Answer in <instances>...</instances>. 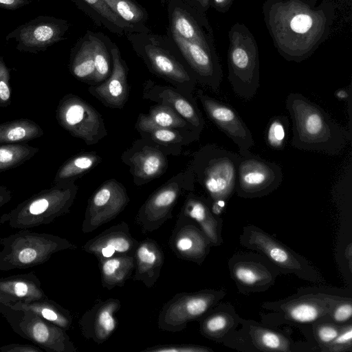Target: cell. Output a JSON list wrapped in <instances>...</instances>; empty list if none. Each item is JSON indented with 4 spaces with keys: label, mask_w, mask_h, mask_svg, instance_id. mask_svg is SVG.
I'll use <instances>...</instances> for the list:
<instances>
[{
    "label": "cell",
    "mask_w": 352,
    "mask_h": 352,
    "mask_svg": "<svg viewBox=\"0 0 352 352\" xmlns=\"http://www.w3.org/2000/svg\"><path fill=\"white\" fill-rule=\"evenodd\" d=\"M170 38L190 67L197 80L218 91L223 77L221 66L215 50L186 41L170 29Z\"/></svg>",
    "instance_id": "obj_14"
},
{
    "label": "cell",
    "mask_w": 352,
    "mask_h": 352,
    "mask_svg": "<svg viewBox=\"0 0 352 352\" xmlns=\"http://www.w3.org/2000/svg\"><path fill=\"white\" fill-rule=\"evenodd\" d=\"M74 181L54 183L52 187L43 190L21 204L14 212V215L23 221H38L67 212L78 190Z\"/></svg>",
    "instance_id": "obj_10"
},
{
    "label": "cell",
    "mask_w": 352,
    "mask_h": 352,
    "mask_svg": "<svg viewBox=\"0 0 352 352\" xmlns=\"http://www.w3.org/2000/svg\"><path fill=\"white\" fill-rule=\"evenodd\" d=\"M7 188L6 187H3V186H0V192H3L4 190H6Z\"/></svg>",
    "instance_id": "obj_52"
},
{
    "label": "cell",
    "mask_w": 352,
    "mask_h": 352,
    "mask_svg": "<svg viewBox=\"0 0 352 352\" xmlns=\"http://www.w3.org/2000/svg\"><path fill=\"white\" fill-rule=\"evenodd\" d=\"M10 198V192L8 189L2 192H0V206L5 202L8 201Z\"/></svg>",
    "instance_id": "obj_51"
},
{
    "label": "cell",
    "mask_w": 352,
    "mask_h": 352,
    "mask_svg": "<svg viewBox=\"0 0 352 352\" xmlns=\"http://www.w3.org/2000/svg\"><path fill=\"white\" fill-rule=\"evenodd\" d=\"M129 200L122 184L114 179L104 182L88 200L82 231L91 232L113 220L125 209Z\"/></svg>",
    "instance_id": "obj_11"
},
{
    "label": "cell",
    "mask_w": 352,
    "mask_h": 352,
    "mask_svg": "<svg viewBox=\"0 0 352 352\" xmlns=\"http://www.w3.org/2000/svg\"><path fill=\"white\" fill-rule=\"evenodd\" d=\"M335 304L330 298H305L287 305V316L298 322H310L325 314Z\"/></svg>",
    "instance_id": "obj_29"
},
{
    "label": "cell",
    "mask_w": 352,
    "mask_h": 352,
    "mask_svg": "<svg viewBox=\"0 0 352 352\" xmlns=\"http://www.w3.org/2000/svg\"><path fill=\"white\" fill-rule=\"evenodd\" d=\"M203 108L210 120L239 147V155L251 153L254 146L252 134L237 111L230 105L197 91Z\"/></svg>",
    "instance_id": "obj_13"
},
{
    "label": "cell",
    "mask_w": 352,
    "mask_h": 352,
    "mask_svg": "<svg viewBox=\"0 0 352 352\" xmlns=\"http://www.w3.org/2000/svg\"><path fill=\"white\" fill-rule=\"evenodd\" d=\"M32 3V0H0V8L8 10H15Z\"/></svg>",
    "instance_id": "obj_47"
},
{
    "label": "cell",
    "mask_w": 352,
    "mask_h": 352,
    "mask_svg": "<svg viewBox=\"0 0 352 352\" xmlns=\"http://www.w3.org/2000/svg\"><path fill=\"white\" fill-rule=\"evenodd\" d=\"M254 338L257 344L265 350L289 351L287 341L280 335L263 329H256Z\"/></svg>",
    "instance_id": "obj_37"
},
{
    "label": "cell",
    "mask_w": 352,
    "mask_h": 352,
    "mask_svg": "<svg viewBox=\"0 0 352 352\" xmlns=\"http://www.w3.org/2000/svg\"><path fill=\"white\" fill-rule=\"evenodd\" d=\"M228 80L241 98L254 97L259 87V56L256 42L243 24L235 23L229 32Z\"/></svg>",
    "instance_id": "obj_4"
},
{
    "label": "cell",
    "mask_w": 352,
    "mask_h": 352,
    "mask_svg": "<svg viewBox=\"0 0 352 352\" xmlns=\"http://www.w3.org/2000/svg\"><path fill=\"white\" fill-rule=\"evenodd\" d=\"M283 181L281 167L252 153L239 155L235 190L243 197H257L276 190Z\"/></svg>",
    "instance_id": "obj_7"
},
{
    "label": "cell",
    "mask_w": 352,
    "mask_h": 352,
    "mask_svg": "<svg viewBox=\"0 0 352 352\" xmlns=\"http://www.w3.org/2000/svg\"><path fill=\"white\" fill-rule=\"evenodd\" d=\"M350 93L351 88L349 91H347L346 89H340L335 92V96L340 100H344L351 97Z\"/></svg>",
    "instance_id": "obj_50"
},
{
    "label": "cell",
    "mask_w": 352,
    "mask_h": 352,
    "mask_svg": "<svg viewBox=\"0 0 352 352\" xmlns=\"http://www.w3.org/2000/svg\"><path fill=\"white\" fill-rule=\"evenodd\" d=\"M209 242L193 219L179 214L168 240L170 248L178 258L201 264L208 253Z\"/></svg>",
    "instance_id": "obj_16"
},
{
    "label": "cell",
    "mask_w": 352,
    "mask_h": 352,
    "mask_svg": "<svg viewBox=\"0 0 352 352\" xmlns=\"http://www.w3.org/2000/svg\"><path fill=\"white\" fill-rule=\"evenodd\" d=\"M166 164V158L162 152L148 146L134 153L129 163L134 179L142 180V184L163 174Z\"/></svg>",
    "instance_id": "obj_23"
},
{
    "label": "cell",
    "mask_w": 352,
    "mask_h": 352,
    "mask_svg": "<svg viewBox=\"0 0 352 352\" xmlns=\"http://www.w3.org/2000/svg\"><path fill=\"white\" fill-rule=\"evenodd\" d=\"M119 299L98 298L81 317L79 325L84 338L98 344L107 341L115 331L118 321L116 314L120 310Z\"/></svg>",
    "instance_id": "obj_17"
},
{
    "label": "cell",
    "mask_w": 352,
    "mask_h": 352,
    "mask_svg": "<svg viewBox=\"0 0 352 352\" xmlns=\"http://www.w3.org/2000/svg\"><path fill=\"white\" fill-rule=\"evenodd\" d=\"M352 339V328L351 326L342 331L337 337L331 342L332 346H351Z\"/></svg>",
    "instance_id": "obj_46"
},
{
    "label": "cell",
    "mask_w": 352,
    "mask_h": 352,
    "mask_svg": "<svg viewBox=\"0 0 352 352\" xmlns=\"http://www.w3.org/2000/svg\"><path fill=\"white\" fill-rule=\"evenodd\" d=\"M39 250L34 247H25L21 249L17 254V261L21 264H31L38 258Z\"/></svg>",
    "instance_id": "obj_43"
},
{
    "label": "cell",
    "mask_w": 352,
    "mask_h": 352,
    "mask_svg": "<svg viewBox=\"0 0 352 352\" xmlns=\"http://www.w3.org/2000/svg\"><path fill=\"white\" fill-rule=\"evenodd\" d=\"M98 261L102 285L108 290L124 286L135 269V257L132 255L114 256Z\"/></svg>",
    "instance_id": "obj_24"
},
{
    "label": "cell",
    "mask_w": 352,
    "mask_h": 352,
    "mask_svg": "<svg viewBox=\"0 0 352 352\" xmlns=\"http://www.w3.org/2000/svg\"><path fill=\"white\" fill-rule=\"evenodd\" d=\"M69 69L72 75L80 80H93L95 65L92 45L88 33L72 48Z\"/></svg>",
    "instance_id": "obj_27"
},
{
    "label": "cell",
    "mask_w": 352,
    "mask_h": 352,
    "mask_svg": "<svg viewBox=\"0 0 352 352\" xmlns=\"http://www.w3.org/2000/svg\"><path fill=\"white\" fill-rule=\"evenodd\" d=\"M98 26L104 27L119 36L131 32H142L139 28L117 16L104 0H72Z\"/></svg>",
    "instance_id": "obj_22"
},
{
    "label": "cell",
    "mask_w": 352,
    "mask_h": 352,
    "mask_svg": "<svg viewBox=\"0 0 352 352\" xmlns=\"http://www.w3.org/2000/svg\"><path fill=\"white\" fill-rule=\"evenodd\" d=\"M135 274L133 279L152 287L157 281L164 263L162 247L155 240L146 238L140 243L135 252Z\"/></svg>",
    "instance_id": "obj_21"
},
{
    "label": "cell",
    "mask_w": 352,
    "mask_h": 352,
    "mask_svg": "<svg viewBox=\"0 0 352 352\" xmlns=\"http://www.w3.org/2000/svg\"><path fill=\"white\" fill-rule=\"evenodd\" d=\"M139 243L131 234L128 223L121 221L88 240L82 248L98 260L114 256H134Z\"/></svg>",
    "instance_id": "obj_18"
},
{
    "label": "cell",
    "mask_w": 352,
    "mask_h": 352,
    "mask_svg": "<svg viewBox=\"0 0 352 352\" xmlns=\"http://www.w3.org/2000/svg\"><path fill=\"white\" fill-rule=\"evenodd\" d=\"M233 0H212V6L219 12H226Z\"/></svg>",
    "instance_id": "obj_49"
},
{
    "label": "cell",
    "mask_w": 352,
    "mask_h": 352,
    "mask_svg": "<svg viewBox=\"0 0 352 352\" xmlns=\"http://www.w3.org/2000/svg\"><path fill=\"white\" fill-rule=\"evenodd\" d=\"M192 184V182L174 180L152 193L140 208L135 217V223L142 232H154L172 219L173 210L182 190L190 189Z\"/></svg>",
    "instance_id": "obj_12"
},
{
    "label": "cell",
    "mask_w": 352,
    "mask_h": 352,
    "mask_svg": "<svg viewBox=\"0 0 352 352\" xmlns=\"http://www.w3.org/2000/svg\"><path fill=\"white\" fill-rule=\"evenodd\" d=\"M285 106L292 122L291 145L294 148L335 155L351 141L349 131L303 95L290 93Z\"/></svg>",
    "instance_id": "obj_2"
},
{
    "label": "cell",
    "mask_w": 352,
    "mask_h": 352,
    "mask_svg": "<svg viewBox=\"0 0 352 352\" xmlns=\"http://www.w3.org/2000/svg\"><path fill=\"white\" fill-rule=\"evenodd\" d=\"M144 98L168 106L185 119L197 131L200 133L204 126V120L193 98H189L175 89L155 84L148 80L144 86Z\"/></svg>",
    "instance_id": "obj_20"
},
{
    "label": "cell",
    "mask_w": 352,
    "mask_h": 352,
    "mask_svg": "<svg viewBox=\"0 0 352 352\" xmlns=\"http://www.w3.org/2000/svg\"><path fill=\"white\" fill-rule=\"evenodd\" d=\"M210 349L204 346L191 344H166L148 346L142 352H208Z\"/></svg>",
    "instance_id": "obj_40"
},
{
    "label": "cell",
    "mask_w": 352,
    "mask_h": 352,
    "mask_svg": "<svg viewBox=\"0 0 352 352\" xmlns=\"http://www.w3.org/2000/svg\"><path fill=\"white\" fill-rule=\"evenodd\" d=\"M352 315L351 302L342 303L338 305L333 313V318L338 322H343L350 319Z\"/></svg>",
    "instance_id": "obj_44"
},
{
    "label": "cell",
    "mask_w": 352,
    "mask_h": 352,
    "mask_svg": "<svg viewBox=\"0 0 352 352\" xmlns=\"http://www.w3.org/2000/svg\"><path fill=\"white\" fill-rule=\"evenodd\" d=\"M289 120L287 116L273 117L268 122L265 131V142L274 150L284 149L288 138Z\"/></svg>",
    "instance_id": "obj_34"
},
{
    "label": "cell",
    "mask_w": 352,
    "mask_h": 352,
    "mask_svg": "<svg viewBox=\"0 0 352 352\" xmlns=\"http://www.w3.org/2000/svg\"><path fill=\"white\" fill-rule=\"evenodd\" d=\"M190 6L194 7L202 13H205L209 6L210 0H182Z\"/></svg>",
    "instance_id": "obj_48"
},
{
    "label": "cell",
    "mask_w": 352,
    "mask_h": 352,
    "mask_svg": "<svg viewBox=\"0 0 352 352\" xmlns=\"http://www.w3.org/2000/svg\"><path fill=\"white\" fill-rule=\"evenodd\" d=\"M236 279L248 285H253L261 278V274L251 266L239 265L234 270Z\"/></svg>",
    "instance_id": "obj_42"
},
{
    "label": "cell",
    "mask_w": 352,
    "mask_h": 352,
    "mask_svg": "<svg viewBox=\"0 0 352 352\" xmlns=\"http://www.w3.org/2000/svg\"><path fill=\"white\" fill-rule=\"evenodd\" d=\"M148 116L153 122L160 126L175 129L185 128L189 126L193 129L185 119L172 108L166 105L159 104L151 107ZM193 129L195 130V129Z\"/></svg>",
    "instance_id": "obj_36"
},
{
    "label": "cell",
    "mask_w": 352,
    "mask_h": 352,
    "mask_svg": "<svg viewBox=\"0 0 352 352\" xmlns=\"http://www.w3.org/2000/svg\"><path fill=\"white\" fill-rule=\"evenodd\" d=\"M217 294L210 290L180 292L175 294L162 307L157 318L161 331L178 332L184 330L189 322L201 318L216 301Z\"/></svg>",
    "instance_id": "obj_8"
},
{
    "label": "cell",
    "mask_w": 352,
    "mask_h": 352,
    "mask_svg": "<svg viewBox=\"0 0 352 352\" xmlns=\"http://www.w3.org/2000/svg\"><path fill=\"white\" fill-rule=\"evenodd\" d=\"M69 27L66 20L41 15L17 26L7 34L6 40H15L19 52L37 54L65 40Z\"/></svg>",
    "instance_id": "obj_9"
},
{
    "label": "cell",
    "mask_w": 352,
    "mask_h": 352,
    "mask_svg": "<svg viewBox=\"0 0 352 352\" xmlns=\"http://www.w3.org/2000/svg\"><path fill=\"white\" fill-rule=\"evenodd\" d=\"M249 241L253 247L262 251L279 266L289 270L300 268V263L286 248L262 232H252Z\"/></svg>",
    "instance_id": "obj_28"
},
{
    "label": "cell",
    "mask_w": 352,
    "mask_h": 352,
    "mask_svg": "<svg viewBox=\"0 0 352 352\" xmlns=\"http://www.w3.org/2000/svg\"><path fill=\"white\" fill-rule=\"evenodd\" d=\"M94 54L95 75L93 80L100 82L105 80L110 75V59L104 42L93 32L88 33Z\"/></svg>",
    "instance_id": "obj_35"
},
{
    "label": "cell",
    "mask_w": 352,
    "mask_h": 352,
    "mask_svg": "<svg viewBox=\"0 0 352 352\" xmlns=\"http://www.w3.org/2000/svg\"><path fill=\"white\" fill-rule=\"evenodd\" d=\"M10 72L3 57L0 56V107H6L11 103Z\"/></svg>",
    "instance_id": "obj_41"
},
{
    "label": "cell",
    "mask_w": 352,
    "mask_h": 352,
    "mask_svg": "<svg viewBox=\"0 0 352 352\" xmlns=\"http://www.w3.org/2000/svg\"><path fill=\"white\" fill-rule=\"evenodd\" d=\"M39 149L26 144H0V171L17 167L33 157Z\"/></svg>",
    "instance_id": "obj_32"
},
{
    "label": "cell",
    "mask_w": 352,
    "mask_h": 352,
    "mask_svg": "<svg viewBox=\"0 0 352 352\" xmlns=\"http://www.w3.org/2000/svg\"><path fill=\"white\" fill-rule=\"evenodd\" d=\"M100 161V157L95 153H86L75 155L59 167L54 182L76 179L93 168Z\"/></svg>",
    "instance_id": "obj_30"
},
{
    "label": "cell",
    "mask_w": 352,
    "mask_h": 352,
    "mask_svg": "<svg viewBox=\"0 0 352 352\" xmlns=\"http://www.w3.org/2000/svg\"><path fill=\"white\" fill-rule=\"evenodd\" d=\"M136 127L142 134L148 135L153 140L160 143L168 144L184 142L182 135L177 131L156 124L148 115L142 113L139 116Z\"/></svg>",
    "instance_id": "obj_33"
},
{
    "label": "cell",
    "mask_w": 352,
    "mask_h": 352,
    "mask_svg": "<svg viewBox=\"0 0 352 352\" xmlns=\"http://www.w3.org/2000/svg\"><path fill=\"white\" fill-rule=\"evenodd\" d=\"M179 214L193 219L209 241L212 244H217L218 222L204 200L194 195H189Z\"/></svg>",
    "instance_id": "obj_25"
},
{
    "label": "cell",
    "mask_w": 352,
    "mask_h": 352,
    "mask_svg": "<svg viewBox=\"0 0 352 352\" xmlns=\"http://www.w3.org/2000/svg\"><path fill=\"white\" fill-rule=\"evenodd\" d=\"M228 320L221 314L207 316L200 322V331L206 337H214L226 328Z\"/></svg>",
    "instance_id": "obj_39"
},
{
    "label": "cell",
    "mask_w": 352,
    "mask_h": 352,
    "mask_svg": "<svg viewBox=\"0 0 352 352\" xmlns=\"http://www.w3.org/2000/svg\"><path fill=\"white\" fill-rule=\"evenodd\" d=\"M338 330L331 325H323L318 329V336L324 343L331 342L338 335Z\"/></svg>",
    "instance_id": "obj_45"
},
{
    "label": "cell",
    "mask_w": 352,
    "mask_h": 352,
    "mask_svg": "<svg viewBox=\"0 0 352 352\" xmlns=\"http://www.w3.org/2000/svg\"><path fill=\"white\" fill-rule=\"evenodd\" d=\"M239 155L207 144L195 155L192 170L213 201H226L235 190Z\"/></svg>",
    "instance_id": "obj_5"
},
{
    "label": "cell",
    "mask_w": 352,
    "mask_h": 352,
    "mask_svg": "<svg viewBox=\"0 0 352 352\" xmlns=\"http://www.w3.org/2000/svg\"><path fill=\"white\" fill-rule=\"evenodd\" d=\"M134 50L153 72L168 80L189 98L197 80L181 62L176 45L169 38L148 32H131L125 34Z\"/></svg>",
    "instance_id": "obj_3"
},
{
    "label": "cell",
    "mask_w": 352,
    "mask_h": 352,
    "mask_svg": "<svg viewBox=\"0 0 352 352\" xmlns=\"http://www.w3.org/2000/svg\"><path fill=\"white\" fill-rule=\"evenodd\" d=\"M110 52L113 61L111 73L102 84L91 86L88 90L106 107L122 108L128 98L126 67L116 46L112 47Z\"/></svg>",
    "instance_id": "obj_19"
},
{
    "label": "cell",
    "mask_w": 352,
    "mask_h": 352,
    "mask_svg": "<svg viewBox=\"0 0 352 352\" xmlns=\"http://www.w3.org/2000/svg\"><path fill=\"white\" fill-rule=\"evenodd\" d=\"M110 9L124 21L139 28L142 32H149L146 26V11L133 0H104Z\"/></svg>",
    "instance_id": "obj_31"
},
{
    "label": "cell",
    "mask_w": 352,
    "mask_h": 352,
    "mask_svg": "<svg viewBox=\"0 0 352 352\" xmlns=\"http://www.w3.org/2000/svg\"><path fill=\"white\" fill-rule=\"evenodd\" d=\"M168 11L170 29L186 41L215 50L204 13L182 0H169Z\"/></svg>",
    "instance_id": "obj_15"
},
{
    "label": "cell",
    "mask_w": 352,
    "mask_h": 352,
    "mask_svg": "<svg viewBox=\"0 0 352 352\" xmlns=\"http://www.w3.org/2000/svg\"><path fill=\"white\" fill-rule=\"evenodd\" d=\"M263 12L276 47L289 61L308 58L329 33V12L307 0H267Z\"/></svg>",
    "instance_id": "obj_1"
},
{
    "label": "cell",
    "mask_w": 352,
    "mask_h": 352,
    "mask_svg": "<svg viewBox=\"0 0 352 352\" xmlns=\"http://www.w3.org/2000/svg\"><path fill=\"white\" fill-rule=\"evenodd\" d=\"M56 118L63 129L87 145L97 143L107 135L100 113L77 96L67 94L59 101Z\"/></svg>",
    "instance_id": "obj_6"
},
{
    "label": "cell",
    "mask_w": 352,
    "mask_h": 352,
    "mask_svg": "<svg viewBox=\"0 0 352 352\" xmlns=\"http://www.w3.org/2000/svg\"><path fill=\"white\" fill-rule=\"evenodd\" d=\"M0 291L16 297L34 298L41 296L34 285L23 280H11L0 283Z\"/></svg>",
    "instance_id": "obj_38"
},
{
    "label": "cell",
    "mask_w": 352,
    "mask_h": 352,
    "mask_svg": "<svg viewBox=\"0 0 352 352\" xmlns=\"http://www.w3.org/2000/svg\"><path fill=\"white\" fill-rule=\"evenodd\" d=\"M43 133V129L34 121L27 118L14 120L0 124V144H26Z\"/></svg>",
    "instance_id": "obj_26"
}]
</instances>
